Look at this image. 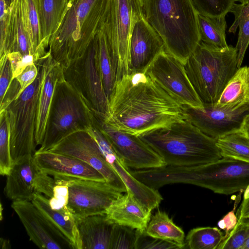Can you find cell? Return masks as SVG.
I'll return each mask as SVG.
<instances>
[{"label":"cell","instance_id":"obj_24","mask_svg":"<svg viewBox=\"0 0 249 249\" xmlns=\"http://www.w3.org/2000/svg\"><path fill=\"white\" fill-rule=\"evenodd\" d=\"M38 169L33 156L13 165L6 176L4 192L9 199L31 201L36 192L35 181Z\"/></svg>","mask_w":249,"mask_h":249},{"label":"cell","instance_id":"obj_38","mask_svg":"<svg viewBox=\"0 0 249 249\" xmlns=\"http://www.w3.org/2000/svg\"><path fill=\"white\" fill-rule=\"evenodd\" d=\"M55 180L53 196L48 198L49 204L53 209L67 214H71L68 208L69 188L66 181L64 179Z\"/></svg>","mask_w":249,"mask_h":249},{"label":"cell","instance_id":"obj_22","mask_svg":"<svg viewBox=\"0 0 249 249\" xmlns=\"http://www.w3.org/2000/svg\"><path fill=\"white\" fill-rule=\"evenodd\" d=\"M151 211L127 190L126 194L112 203L106 214L115 223L143 231L151 219Z\"/></svg>","mask_w":249,"mask_h":249},{"label":"cell","instance_id":"obj_52","mask_svg":"<svg viewBox=\"0 0 249 249\" xmlns=\"http://www.w3.org/2000/svg\"><path fill=\"white\" fill-rule=\"evenodd\" d=\"M249 1V0H242V2L240 3H245V2H247Z\"/></svg>","mask_w":249,"mask_h":249},{"label":"cell","instance_id":"obj_43","mask_svg":"<svg viewBox=\"0 0 249 249\" xmlns=\"http://www.w3.org/2000/svg\"><path fill=\"white\" fill-rule=\"evenodd\" d=\"M230 12L233 14L234 19L229 32L235 33L239 25L249 19V1L240 4L234 3Z\"/></svg>","mask_w":249,"mask_h":249},{"label":"cell","instance_id":"obj_50","mask_svg":"<svg viewBox=\"0 0 249 249\" xmlns=\"http://www.w3.org/2000/svg\"><path fill=\"white\" fill-rule=\"evenodd\" d=\"M0 248L2 249H8L11 248L10 242L9 240L1 237L0 239Z\"/></svg>","mask_w":249,"mask_h":249},{"label":"cell","instance_id":"obj_31","mask_svg":"<svg viewBox=\"0 0 249 249\" xmlns=\"http://www.w3.org/2000/svg\"><path fill=\"white\" fill-rule=\"evenodd\" d=\"M216 144L222 157L249 163V138L242 131L219 138Z\"/></svg>","mask_w":249,"mask_h":249},{"label":"cell","instance_id":"obj_18","mask_svg":"<svg viewBox=\"0 0 249 249\" xmlns=\"http://www.w3.org/2000/svg\"><path fill=\"white\" fill-rule=\"evenodd\" d=\"M96 141L114 170L135 197L150 210L158 207L162 197L157 190L151 188L136 179L122 160L118 156L106 137L100 134Z\"/></svg>","mask_w":249,"mask_h":249},{"label":"cell","instance_id":"obj_29","mask_svg":"<svg viewBox=\"0 0 249 249\" xmlns=\"http://www.w3.org/2000/svg\"><path fill=\"white\" fill-rule=\"evenodd\" d=\"M145 232L151 237L176 243L182 248L186 245L184 231L164 212L158 211L151 217Z\"/></svg>","mask_w":249,"mask_h":249},{"label":"cell","instance_id":"obj_34","mask_svg":"<svg viewBox=\"0 0 249 249\" xmlns=\"http://www.w3.org/2000/svg\"><path fill=\"white\" fill-rule=\"evenodd\" d=\"M13 166L9 144V125L5 110L0 112V174L7 176Z\"/></svg>","mask_w":249,"mask_h":249},{"label":"cell","instance_id":"obj_16","mask_svg":"<svg viewBox=\"0 0 249 249\" xmlns=\"http://www.w3.org/2000/svg\"><path fill=\"white\" fill-rule=\"evenodd\" d=\"M164 49V43L145 17L136 22L131 35L128 53V74L145 72Z\"/></svg>","mask_w":249,"mask_h":249},{"label":"cell","instance_id":"obj_19","mask_svg":"<svg viewBox=\"0 0 249 249\" xmlns=\"http://www.w3.org/2000/svg\"><path fill=\"white\" fill-rule=\"evenodd\" d=\"M11 207L23 225L30 240L39 248H63L61 242L51 230L40 212L31 201L14 200Z\"/></svg>","mask_w":249,"mask_h":249},{"label":"cell","instance_id":"obj_1","mask_svg":"<svg viewBox=\"0 0 249 249\" xmlns=\"http://www.w3.org/2000/svg\"><path fill=\"white\" fill-rule=\"evenodd\" d=\"M108 101L110 116L104 121L137 136L186 119L183 105L145 71L123 76Z\"/></svg>","mask_w":249,"mask_h":249},{"label":"cell","instance_id":"obj_53","mask_svg":"<svg viewBox=\"0 0 249 249\" xmlns=\"http://www.w3.org/2000/svg\"><path fill=\"white\" fill-rule=\"evenodd\" d=\"M239 2H241L242 0H238Z\"/></svg>","mask_w":249,"mask_h":249},{"label":"cell","instance_id":"obj_26","mask_svg":"<svg viewBox=\"0 0 249 249\" xmlns=\"http://www.w3.org/2000/svg\"><path fill=\"white\" fill-rule=\"evenodd\" d=\"M69 0H36L42 42L49 49L51 37L56 32L66 13Z\"/></svg>","mask_w":249,"mask_h":249},{"label":"cell","instance_id":"obj_10","mask_svg":"<svg viewBox=\"0 0 249 249\" xmlns=\"http://www.w3.org/2000/svg\"><path fill=\"white\" fill-rule=\"evenodd\" d=\"M63 74L94 116L107 120L110 116L109 101L96 64L94 40L83 56L63 69Z\"/></svg>","mask_w":249,"mask_h":249},{"label":"cell","instance_id":"obj_54","mask_svg":"<svg viewBox=\"0 0 249 249\" xmlns=\"http://www.w3.org/2000/svg\"></svg>","mask_w":249,"mask_h":249},{"label":"cell","instance_id":"obj_39","mask_svg":"<svg viewBox=\"0 0 249 249\" xmlns=\"http://www.w3.org/2000/svg\"><path fill=\"white\" fill-rule=\"evenodd\" d=\"M137 231V238L135 249H182L175 243L154 238L147 235L145 231Z\"/></svg>","mask_w":249,"mask_h":249},{"label":"cell","instance_id":"obj_6","mask_svg":"<svg viewBox=\"0 0 249 249\" xmlns=\"http://www.w3.org/2000/svg\"><path fill=\"white\" fill-rule=\"evenodd\" d=\"M184 68L203 104H215L238 69L235 47L216 48L200 41Z\"/></svg>","mask_w":249,"mask_h":249},{"label":"cell","instance_id":"obj_3","mask_svg":"<svg viewBox=\"0 0 249 249\" xmlns=\"http://www.w3.org/2000/svg\"><path fill=\"white\" fill-rule=\"evenodd\" d=\"M166 165L190 166L209 163L222 158L216 140L185 119L139 136Z\"/></svg>","mask_w":249,"mask_h":249},{"label":"cell","instance_id":"obj_51","mask_svg":"<svg viewBox=\"0 0 249 249\" xmlns=\"http://www.w3.org/2000/svg\"><path fill=\"white\" fill-rule=\"evenodd\" d=\"M241 249H249V238L247 240Z\"/></svg>","mask_w":249,"mask_h":249},{"label":"cell","instance_id":"obj_17","mask_svg":"<svg viewBox=\"0 0 249 249\" xmlns=\"http://www.w3.org/2000/svg\"><path fill=\"white\" fill-rule=\"evenodd\" d=\"M33 159L39 171L53 177H67L106 181L99 171L75 157L49 150H37Z\"/></svg>","mask_w":249,"mask_h":249},{"label":"cell","instance_id":"obj_7","mask_svg":"<svg viewBox=\"0 0 249 249\" xmlns=\"http://www.w3.org/2000/svg\"><path fill=\"white\" fill-rule=\"evenodd\" d=\"M52 59L49 52L44 57L35 63L38 70L35 80L5 109L9 125L10 151L13 165L33 156L36 152L39 99Z\"/></svg>","mask_w":249,"mask_h":249},{"label":"cell","instance_id":"obj_25","mask_svg":"<svg viewBox=\"0 0 249 249\" xmlns=\"http://www.w3.org/2000/svg\"><path fill=\"white\" fill-rule=\"evenodd\" d=\"M63 74V68L52 58L42 86L39 99L35 136L36 145L40 146L43 142L55 86Z\"/></svg>","mask_w":249,"mask_h":249},{"label":"cell","instance_id":"obj_13","mask_svg":"<svg viewBox=\"0 0 249 249\" xmlns=\"http://www.w3.org/2000/svg\"><path fill=\"white\" fill-rule=\"evenodd\" d=\"M145 72L182 105L203 107L187 76L183 64L165 50L155 58Z\"/></svg>","mask_w":249,"mask_h":249},{"label":"cell","instance_id":"obj_32","mask_svg":"<svg viewBox=\"0 0 249 249\" xmlns=\"http://www.w3.org/2000/svg\"><path fill=\"white\" fill-rule=\"evenodd\" d=\"M23 3L30 32L32 54L36 62L44 57L48 51L42 44L36 0H23Z\"/></svg>","mask_w":249,"mask_h":249},{"label":"cell","instance_id":"obj_20","mask_svg":"<svg viewBox=\"0 0 249 249\" xmlns=\"http://www.w3.org/2000/svg\"><path fill=\"white\" fill-rule=\"evenodd\" d=\"M12 52L33 55L23 0H11L6 31L0 39V58Z\"/></svg>","mask_w":249,"mask_h":249},{"label":"cell","instance_id":"obj_27","mask_svg":"<svg viewBox=\"0 0 249 249\" xmlns=\"http://www.w3.org/2000/svg\"><path fill=\"white\" fill-rule=\"evenodd\" d=\"M249 104V67L238 68L215 104L223 108H237Z\"/></svg>","mask_w":249,"mask_h":249},{"label":"cell","instance_id":"obj_2","mask_svg":"<svg viewBox=\"0 0 249 249\" xmlns=\"http://www.w3.org/2000/svg\"><path fill=\"white\" fill-rule=\"evenodd\" d=\"M146 180L149 186L155 189L168 184L187 183L228 195L244 192L249 185V163L222 157L202 165H166L148 169Z\"/></svg>","mask_w":249,"mask_h":249},{"label":"cell","instance_id":"obj_21","mask_svg":"<svg viewBox=\"0 0 249 249\" xmlns=\"http://www.w3.org/2000/svg\"><path fill=\"white\" fill-rule=\"evenodd\" d=\"M31 201L40 212L51 230L65 245L74 249H82L78 231L72 214L53 209L43 194L35 192Z\"/></svg>","mask_w":249,"mask_h":249},{"label":"cell","instance_id":"obj_36","mask_svg":"<svg viewBox=\"0 0 249 249\" xmlns=\"http://www.w3.org/2000/svg\"><path fill=\"white\" fill-rule=\"evenodd\" d=\"M198 14L208 16L226 15L235 0H190Z\"/></svg>","mask_w":249,"mask_h":249},{"label":"cell","instance_id":"obj_15","mask_svg":"<svg viewBox=\"0 0 249 249\" xmlns=\"http://www.w3.org/2000/svg\"><path fill=\"white\" fill-rule=\"evenodd\" d=\"M94 117L101 131L127 167L141 170L166 166L162 159L139 136L119 130Z\"/></svg>","mask_w":249,"mask_h":249},{"label":"cell","instance_id":"obj_44","mask_svg":"<svg viewBox=\"0 0 249 249\" xmlns=\"http://www.w3.org/2000/svg\"><path fill=\"white\" fill-rule=\"evenodd\" d=\"M38 73L37 66L34 63L27 66L23 71L16 78L20 87V90L17 97L34 82Z\"/></svg>","mask_w":249,"mask_h":249},{"label":"cell","instance_id":"obj_46","mask_svg":"<svg viewBox=\"0 0 249 249\" xmlns=\"http://www.w3.org/2000/svg\"><path fill=\"white\" fill-rule=\"evenodd\" d=\"M20 89V85L16 78L11 80L3 101L0 103V112L5 110L10 103L18 95Z\"/></svg>","mask_w":249,"mask_h":249},{"label":"cell","instance_id":"obj_40","mask_svg":"<svg viewBox=\"0 0 249 249\" xmlns=\"http://www.w3.org/2000/svg\"><path fill=\"white\" fill-rule=\"evenodd\" d=\"M249 45V19L239 26V33L236 45L235 47L237 54V67L240 68Z\"/></svg>","mask_w":249,"mask_h":249},{"label":"cell","instance_id":"obj_37","mask_svg":"<svg viewBox=\"0 0 249 249\" xmlns=\"http://www.w3.org/2000/svg\"><path fill=\"white\" fill-rule=\"evenodd\" d=\"M136 238V230L115 223L110 249H135Z\"/></svg>","mask_w":249,"mask_h":249},{"label":"cell","instance_id":"obj_47","mask_svg":"<svg viewBox=\"0 0 249 249\" xmlns=\"http://www.w3.org/2000/svg\"><path fill=\"white\" fill-rule=\"evenodd\" d=\"M7 56L11 64L12 80L22 72L21 65L23 55L19 52H12L8 53Z\"/></svg>","mask_w":249,"mask_h":249},{"label":"cell","instance_id":"obj_9","mask_svg":"<svg viewBox=\"0 0 249 249\" xmlns=\"http://www.w3.org/2000/svg\"><path fill=\"white\" fill-rule=\"evenodd\" d=\"M144 17V0H108L100 29L107 41L116 82L128 74L131 35L136 22Z\"/></svg>","mask_w":249,"mask_h":249},{"label":"cell","instance_id":"obj_14","mask_svg":"<svg viewBox=\"0 0 249 249\" xmlns=\"http://www.w3.org/2000/svg\"><path fill=\"white\" fill-rule=\"evenodd\" d=\"M49 150L75 157L86 162L101 173L107 182L116 189L121 193L126 192L124 183L88 131L71 134Z\"/></svg>","mask_w":249,"mask_h":249},{"label":"cell","instance_id":"obj_23","mask_svg":"<svg viewBox=\"0 0 249 249\" xmlns=\"http://www.w3.org/2000/svg\"><path fill=\"white\" fill-rule=\"evenodd\" d=\"M82 249H110L115 223L106 214L74 218Z\"/></svg>","mask_w":249,"mask_h":249},{"label":"cell","instance_id":"obj_49","mask_svg":"<svg viewBox=\"0 0 249 249\" xmlns=\"http://www.w3.org/2000/svg\"><path fill=\"white\" fill-rule=\"evenodd\" d=\"M242 131L249 138V115L245 119Z\"/></svg>","mask_w":249,"mask_h":249},{"label":"cell","instance_id":"obj_8","mask_svg":"<svg viewBox=\"0 0 249 249\" xmlns=\"http://www.w3.org/2000/svg\"><path fill=\"white\" fill-rule=\"evenodd\" d=\"M92 120V111L63 74L55 86L45 136L38 150H49L71 134L88 131Z\"/></svg>","mask_w":249,"mask_h":249},{"label":"cell","instance_id":"obj_42","mask_svg":"<svg viewBox=\"0 0 249 249\" xmlns=\"http://www.w3.org/2000/svg\"><path fill=\"white\" fill-rule=\"evenodd\" d=\"M12 77L11 64L7 56L0 58V103L4 99Z\"/></svg>","mask_w":249,"mask_h":249},{"label":"cell","instance_id":"obj_5","mask_svg":"<svg viewBox=\"0 0 249 249\" xmlns=\"http://www.w3.org/2000/svg\"><path fill=\"white\" fill-rule=\"evenodd\" d=\"M108 0H69L48 51L63 69L83 56L100 29Z\"/></svg>","mask_w":249,"mask_h":249},{"label":"cell","instance_id":"obj_28","mask_svg":"<svg viewBox=\"0 0 249 249\" xmlns=\"http://www.w3.org/2000/svg\"><path fill=\"white\" fill-rule=\"evenodd\" d=\"M94 44L96 64L109 100L116 81L107 41L104 33L100 29L94 39Z\"/></svg>","mask_w":249,"mask_h":249},{"label":"cell","instance_id":"obj_45","mask_svg":"<svg viewBox=\"0 0 249 249\" xmlns=\"http://www.w3.org/2000/svg\"><path fill=\"white\" fill-rule=\"evenodd\" d=\"M241 199L240 195L237 196L236 199L233 209L229 212L223 217L218 221L217 225L218 227L225 231V234H228L231 231L236 225L238 218L237 214H235V211L238 203Z\"/></svg>","mask_w":249,"mask_h":249},{"label":"cell","instance_id":"obj_41","mask_svg":"<svg viewBox=\"0 0 249 249\" xmlns=\"http://www.w3.org/2000/svg\"><path fill=\"white\" fill-rule=\"evenodd\" d=\"M55 185V180L53 177L38 170L35 181L36 192L43 194L48 198H50L53 196Z\"/></svg>","mask_w":249,"mask_h":249},{"label":"cell","instance_id":"obj_30","mask_svg":"<svg viewBox=\"0 0 249 249\" xmlns=\"http://www.w3.org/2000/svg\"><path fill=\"white\" fill-rule=\"evenodd\" d=\"M226 16H208L198 13V26L201 41L219 48L228 46L226 39Z\"/></svg>","mask_w":249,"mask_h":249},{"label":"cell","instance_id":"obj_12","mask_svg":"<svg viewBox=\"0 0 249 249\" xmlns=\"http://www.w3.org/2000/svg\"><path fill=\"white\" fill-rule=\"evenodd\" d=\"M203 105L201 107L183 105L186 119L216 140L242 131L245 119L249 115V104L233 108L219 107L215 104Z\"/></svg>","mask_w":249,"mask_h":249},{"label":"cell","instance_id":"obj_35","mask_svg":"<svg viewBox=\"0 0 249 249\" xmlns=\"http://www.w3.org/2000/svg\"><path fill=\"white\" fill-rule=\"evenodd\" d=\"M249 238V218H238L234 228L224 238L217 249H241Z\"/></svg>","mask_w":249,"mask_h":249},{"label":"cell","instance_id":"obj_11","mask_svg":"<svg viewBox=\"0 0 249 249\" xmlns=\"http://www.w3.org/2000/svg\"><path fill=\"white\" fill-rule=\"evenodd\" d=\"M53 178L66 180L69 188L68 208L74 218L105 214L122 195L106 181L67 177Z\"/></svg>","mask_w":249,"mask_h":249},{"label":"cell","instance_id":"obj_4","mask_svg":"<svg viewBox=\"0 0 249 249\" xmlns=\"http://www.w3.org/2000/svg\"><path fill=\"white\" fill-rule=\"evenodd\" d=\"M144 13L165 51L184 64L201 41L198 13L190 0H144Z\"/></svg>","mask_w":249,"mask_h":249},{"label":"cell","instance_id":"obj_33","mask_svg":"<svg viewBox=\"0 0 249 249\" xmlns=\"http://www.w3.org/2000/svg\"><path fill=\"white\" fill-rule=\"evenodd\" d=\"M224 234L217 227H198L192 229L186 237L190 249H217Z\"/></svg>","mask_w":249,"mask_h":249},{"label":"cell","instance_id":"obj_48","mask_svg":"<svg viewBox=\"0 0 249 249\" xmlns=\"http://www.w3.org/2000/svg\"><path fill=\"white\" fill-rule=\"evenodd\" d=\"M236 214L238 215V218H249V197L243 199Z\"/></svg>","mask_w":249,"mask_h":249}]
</instances>
